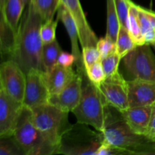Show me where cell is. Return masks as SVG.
<instances>
[{
	"label": "cell",
	"instance_id": "cell-32",
	"mask_svg": "<svg viewBox=\"0 0 155 155\" xmlns=\"http://www.w3.org/2000/svg\"><path fill=\"white\" fill-rule=\"evenodd\" d=\"M96 47L99 51L101 59L116 51V43L107 36L98 39Z\"/></svg>",
	"mask_w": 155,
	"mask_h": 155
},
{
	"label": "cell",
	"instance_id": "cell-6",
	"mask_svg": "<svg viewBox=\"0 0 155 155\" xmlns=\"http://www.w3.org/2000/svg\"><path fill=\"white\" fill-rule=\"evenodd\" d=\"M83 125L72 127L64 135L58 154L96 155L102 143L101 133L85 129Z\"/></svg>",
	"mask_w": 155,
	"mask_h": 155
},
{
	"label": "cell",
	"instance_id": "cell-35",
	"mask_svg": "<svg viewBox=\"0 0 155 155\" xmlns=\"http://www.w3.org/2000/svg\"><path fill=\"white\" fill-rule=\"evenodd\" d=\"M7 1L8 0H0V12H1V13L4 12L5 7Z\"/></svg>",
	"mask_w": 155,
	"mask_h": 155
},
{
	"label": "cell",
	"instance_id": "cell-26",
	"mask_svg": "<svg viewBox=\"0 0 155 155\" xmlns=\"http://www.w3.org/2000/svg\"><path fill=\"white\" fill-rule=\"evenodd\" d=\"M0 155L24 154L21 147L13 136L0 138Z\"/></svg>",
	"mask_w": 155,
	"mask_h": 155
},
{
	"label": "cell",
	"instance_id": "cell-18",
	"mask_svg": "<svg viewBox=\"0 0 155 155\" xmlns=\"http://www.w3.org/2000/svg\"><path fill=\"white\" fill-rule=\"evenodd\" d=\"M16 40V33L8 24L4 17L1 15L0 19V48L2 55L11 58L13 53Z\"/></svg>",
	"mask_w": 155,
	"mask_h": 155
},
{
	"label": "cell",
	"instance_id": "cell-4",
	"mask_svg": "<svg viewBox=\"0 0 155 155\" xmlns=\"http://www.w3.org/2000/svg\"><path fill=\"white\" fill-rule=\"evenodd\" d=\"M12 136L26 155L58 154V148L50 144L36 128L32 110L25 105Z\"/></svg>",
	"mask_w": 155,
	"mask_h": 155
},
{
	"label": "cell",
	"instance_id": "cell-28",
	"mask_svg": "<svg viewBox=\"0 0 155 155\" xmlns=\"http://www.w3.org/2000/svg\"><path fill=\"white\" fill-rule=\"evenodd\" d=\"M86 74L89 80L97 86H99L106 79V74L101 61L86 68Z\"/></svg>",
	"mask_w": 155,
	"mask_h": 155
},
{
	"label": "cell",
	"instance_id": "cell-37",
	"mask_svg": "<svg viewBox=\"0 0 155 155\" xmlns=\"http://www.w3.org/2000/svg\"><path fill=\"white\" fill-rule=\"evenodd\" d=\"M152 45H153V46H154V48H155V42H154V43H153V44H152Z\"/></svg>",
	"mask_w": 155,
	"mask_h": 155
},
{
	"label": "cell",
	"instance_id": "cell-15",
	"mask_svg": "<svg viewBox=\"0 0 155 155\" xmlns=\"http://www.w3.org/2000/svg\"><path fill=\"white\" fill-rule=\"evenodd\" d=\"M154 108L155 104L143 107H129L128 108L120 111V113L134 133L145 136Z\"/></svg>",
	"mask_w": 155,
	"mask_h": 155
},
{
	"label": "cell",
	"instance_id": "cell-21",
	"mask_svg": "<svg viewBox=\"0 0 155 155\" xmlns=\"http://www.w3.org/2000/svg\"><path fill=\"white\" fill-rule=\"evenodd\" d=\"M107 1V32L106 36L116 43L118 33L120 28V23L117 12L114 0Z\"/></svg>",
	"mask_w": 155,
	"mask_h": 155
},
{
	"label": "cell",
	"instance_id": "cell-20",
	"mask_svg": "<svg viewBox=\"0 0 155 155\" xmlns=\"http://www.w3.org/2000/svg\"><path fill=\"white\" fill-rule=\"evenodd\" d=\"M62 51L58 42L53 41L48 44H43L42 50V66L45 72L50 71L58 64V58Z\"/></svg>",
	"mask_w": 155,
	"mask_h": 155
},
{
	"label": "cell",
	"instance_id": "cell-3",
	"mask_svg": "<svg viewBox=\"0 0 155 155\" xmlns=\"http://www.w3.org/2000/svg\"><path fill=\"white\" fill-rule=\"evenodd\" d=\"M36 128L50 144L58 151L64 135L73 127L68 121V113L47 103L31 109Z\"/></svg>",
	"mask_w": 155,
	"mask_h": 155
},
{
	"label": "cell",
	"instance_id": "cell-17",
	"mask_svg": "<svg viewBox=\"0 0 155 155\" xmlns=\"http://www.w3.org/2000/svg\"><path fill=\"white\" fill-rule=\"evenodd\" d=\"M45 74L50 95H52L60 92L74 78L77 73L74 72L72 67L66 68L57 64Z\"/></svg>",
	"mask_w": 155,
	"mask_h": 155
},
{
	"label": "cell",
	"instance_id": "cell-27",
	"mask_svg": "<svg viewBox=\"0 0 155 155\" xmlns=\"http://www.w3.org/2000/svg\"><path fill=\"white\" fill-rule=\"evenodd\" d=\"M58 21V18L55 21L52 19L48 21H44L42 24L40 28V36L43 44L50 43L56 39Z\"/></svg>",
	"mask_w": 155,
	"mask_h": 155
},
{
	"label": "cell",
	"instance_id": "cell-9",
	"mask_svg": "<svg viewBox=\"0 0 155 155\" xmlns=\"http://www.w3.org/2000/svg\"><path fill=\"white\" fill-rule=\"evenodd\" d=\"M26 80V74L15 61L9 59L2 63L0 68V88L23 104Z\"/></svg>",
	"mask_w": 155,
	"mask_h": 155
},
{
	"label": "cell",
	"instance_id": "cell-14",
	"mask_svg": "<svg viewBox=\"0 0 155 155\" xmlns=\"http://www.w3.org/2000/svg\"><path fill=\"white\" fill-rule=\"evenodd\" d=\"M128 83L129 107H143L155 104V82L133 79Z\"/></svg>",
	"mask_w": 155,
	"mask_h": 155
},
{
	"label": "cell",
	"instance_id": "cell-7",
	"mask_svg": "<svg viewBox=\"0 0 155 155\" xmlns=\"http://www.w3.org/2000/svg\"><path fill=\"white\" fill-rule=\"evenodd\" d=\"M123 61L133 79L155 82V56L150 45H137L123 58Z\"/></svg>",
	"mask_w": 155,
	"mask_h": 155
},
{
	"label": "cell",
	"instance_id": "cell-1",
	"mask_svg": "<svg viewBox=\"0 0 155 155\" xmlns=\"http://www.w3.org/2000/svg\"><path fill=\"white\" fill-rule=\"evenodd\" d=\"M43 22L34 5L30 0L27 10L20 21L15 48L10 58L25 74L33 68L42 70L43 43L40 36V28Z\"/></svg>",
	"mask_w": 155,
	"mask_h": 155
},
{
	"label": "cell",
	"instance_id": "cell-13",
	"mask_svg": "<svg viewBox=\"0 0 155 155\" xmlns=\"http://www.w3.org/2000/svg\"><path fill=\"white\" fill-rule=\"evenodd\" d=\"M61 2L64 5L75 20L82 48L86 46H96L98 39L88 23L80 0H61Z\"/></svg>",
	"mask_w": 155,
	"mask_h": 155
},
{
	"label": "cell",
	"instance_id": "cell-24",
	"mask_svg": "<svg viewBox=\"0 0 155 155\" xmlns=\"http://www.w3.org/2000/svg\"><path fill=\"white\" fill-rule=\"evenodd\" d=\"M136 44L132 39L128 29L120 26L117 39L116 41V51L118 54L123 58L125 57L130 51L136 47Z\"/></svg>",
	"mask_w": 155,
	"mask_h": 155
},
{
	"label": "cell",
	"instance_id": "cell-30",
	"mask_svg": "<svg viewBox=\"0 0 155 155\" xmlns=\"http://www.w3.org/2000/svg\"><path fill=\"white\" fill-rule=\"evenodd\" d=\"M82 57L85 69L93 64L101 61V54L96 46H86L83 48Z\"/></svg>",
	"mask_w": 155,
	"mask_h": 155
},
{
	"label": "cell",
	"instance_id": "cell-5",
	"mask_svg": "<svg viewBox=\"0 0 155 155\" xmlns=\"http://www.w3.org/2000/svg\"><path fill=\"white\" fill-rule=\"evenodd\" d=\"M101 133L103 143L127 150L130 154H136L138 150L151 142L145 136L134 133L123 117L114 119L107 111L105 128Z\"/></svg>",
	"mask_w": 155,
	"mask_h": 155
},
{
	"label": "cell",
	"instance_id": "cell-29",
	"mask_svg": "<svg viewBox=\"0 0 155 155\" xmlns=\"http://www.w3.org/2000/svg\"><path fill=\"white\" fill-rule=\"evenodd\" d=\"M121 59H122L121 57L117 53L116 51L107 55L104 58L101 59V61L104 72H105L106 77H110L118 72V67H119Z\"/></svg>",
	"mask_w": 155,
	"mask_h": 155
},
{
	"label": "cell",
	"instance_id": "cell-19",
	"mask_svg": "<svg viewBox=\"0 0 155 155\" xmlns=\"http://www.w3.org/2000/svg\"><path fill=\"white\" fill-rule=\"evenodd\" d=\"M24 8L21 0H8L4 12L1 13L8 24L16 33Z\"/></svg>",
	"mask_w": 155,
	"mask_h": 155
},
{
	"label": "cell",
	"instance_id": "cell-16",
	"mask_svg": "<svg viewBox=\"0 0 155 155\" xmlns=\"http://www.w3.org/2000/svg\"><path fill=\"white\" fill-rule=\"evenodd\" d=\"M57 12L58 18L60 19L64 24L68 33L70 39H71L72 53L75 55L76 58H77L76 65H77V71H86L84 64L83 61L82 52H80V48H79L78 40H80V39H79L78 29H77L75 20L73 18L69 10L61 2L58 8Z\"/></svg>",
	"mask_w": 155,
	"mask_h": 155
},
{
	"label": "cell",
	"instance_id": "cell-10",
	"mask_svg": "<svg viewBox=\"0 0 155 155\" xmlns=\"http://www.w3.org/2000/svg\"><path fill=\"white\" fill-rule=\"evenodd\" d=\"M25 93L24 104L32 109L37 106L49 103L50 92L45 80V71L31 69L26 74Z\"/></svg>",
	"mask_w": 155,
	"mask_h": 155
},
{
	"label": "cell",
	"instance_id": "cell-8",
	"mask_svg": "<svg viewBox=\"0 0 155 155\" xmlns=\"http://www.w3.org/2000/svg\"><path fill=\"white\" fill-rule=\"evenodd\" d=\"M98 87L107 105L117 111L128 108V83L119 71L106 77Z\"/></svg>",
	"mask_w": 155,
	"mask_h": 155
},
{
	"label": "cell",
	"instance_id": "cell-23",
	"mask_svg": "<svg viewBox=\"0 0 155 155\" xmlns=\"http://www.w3.org/2000/svg\"><path fill=\"white\" fill-rule=\"evenodd\" d=\"M40 15L43 21L54 18V14L61 4V0H30Z\"/></svg>",
	"mask_w": 155,
	"mask_h": 155
},
{
	"label": "cell",
	"instance_id": "cell-34",
	"mask_svg": "<svg viewBox=\"0 0 155 155\" xmlns=\"http://www.w3.org/2000/svg\"><path fill=\"white\" fill-rule=\"evenodd\" d=\"M145 136L151 142L155 141V108L154 113H153L152 117H151V122H150L149 127H148V132H147Z\"/></svg>",
	"mask_w": 155,
	"mask_h": 155
},
{
	"label": "cell",
	"instance_id": "cell-36",
	"mask_svg": "<svg viewBox=\"0 0 155 155\" xmlns=\"http://www.w3.org/2000/svg\"><path fill=\"white\" fill-rule=\"evenodd\" d=\"M21 2H22V3H23V5H24V7H26V5L29 4V2H30V0H21Z\"/></svg>",
	"mask_w": 155,
	"mask_h": 155
},
{
	"label": "cell",
	"instance_id": "cell-22",
	"mask_svg": "<svg viewBox=\"0 0 155 155\" xmlns=\"http://www.w3.org/2000/svg\"><path fill=\"white\" fill-rule=\"evenodd\" d=\"M136 5H137L131 1L128 21H127V28H128L132 39L136 44V45H141L145 44V42H144L143 35H142V29H141L139 17H138Z\"/></svg>",
	"mask_w": 155,
	"mask_h": 155
},
{
	"label": "cell",
	"instance_id": "cell-25",
	"mask_svg": "<svg viewBox=\"0 0 155 155\" xmlns=\"http://www.w3.org/2000/svg\"><path fill=\"white\" fill-rule=\"evenodd\" d=\"M136 8L142 35L144 36L148 32L155 31V12L139 5H136Z\"/></svg>",
	"mask_w": 155,
	"mask_h": 155
},
{
	"label": "cell",
	"instance_id": "cell-12",
	"mask_svg": "<svg viewBox=\"0 0 155 155\" xmlns=\"http://www.w3.org/2000/svg\"><path fill=\"white\" fill-rule=\"evenodd\" d=\"M85 73L86 71H77L74 78L60 92L50 95V104L64 111L72 112L80 101Z\"/></svg>",
	"mask_w": 155,
	"mask_h": 155
},
{
	"label": "cell",
	"instance_id": "cell-31",
	"mask_svg": "<svg viewBox=\"0 0 155 155\" xmlns=\"http://www.w3.org/2000/svg\"><path fill=\"white\" fill-rule=\"evenodd\" d=\"M114 2L120 26L127 28V21L131 0H114Z\"/></svg>",
	"mask_w": 155,
	"mask_h": 155
},
{
	"label": "cell",
	"instance_id": "cell-33",
	"mask_svg": "<svg viewBox=\"0 0 155 155\" xmlns=\"http://www.w3.org/2000/svg\"><path fill=\"white\" fill-rule=\"evenodd\" d=\"M77 61L75 55L73 53H68L66 51H61L58 58V64L63 67L71 68Z\"/></svg>",
	"mask_w": 155,
	"mask_h": 155
},
{
	"label": "cell",
	"instance_id": "cell-11",
	"mask_svg": "<svg viewBox=\"0 0 155 155\" xmlns=\"http://www.w3.org/2000/svg\"><path fill=\"white\" fill-rule=\"evenodd\" d=\"M24 106L0 88V138L13 136Z\"/></svg>",
	"mask_w": 155,
	"mask_h": 155
},
{
	"label": "cell",
	"instance_id": "cell-2",
	"mask_svg": "<svg viewBox=\"0 0 155 155\" xmlns=\"http://www.w3.org/2000/svg\"><path fill=\"white\" fill-rule=\"evenodd\" d=\"M86 83H83L82 95L78 105L73 110L78 124L89 125L99 133L106 126L108 105L104 101L99 89L85 74Z\"/></svg>",
	"mask_w": 155,
	"mask_h": 155
}]
</instances>
